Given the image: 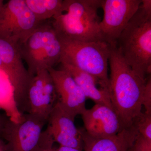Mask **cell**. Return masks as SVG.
Segmentation results:
<instances>
[{"label": "cell", "instance_id": "18", "mask_svg": "<svg viewBox=\"0 0 151 151\" xmlns=\"http://www.w3.org/2000/svg\"><path fill=\"white\" fill-rule=\"evenodd\" d=\"M55 142L46 129L42 133L38 144L33 151H54Z\"/></svg>", "mask_w": 151, "mask_h": 151}, {"label": "cell", "instance_id": "15", "mask_svg": "<svg viewBox=\"0 0 151 151\" xmlns=\"http://www.w3.org/2000/svg\"><path fill=\"white\" fill-rule=\"evenodd\" d=\"M61 64L62 68L70 73L86 98L91 99L95 104L106 105L114 110L109 92L102 88L97 87L98 81L94 76L70 64L66 63Z\"/></svg>", "mask_w": 151, "mask_h": 151}, {"label": "cell", "instance_id": "9", "mask_svg": "<svg viewBox=\"0 0 151 151\" xmlns=\"http://www.w3.org/2000/svg\"><path fill=\"white\" fill-rule=\"evenodd\" d=\"M142 0H102L104 16L100 22L104 41L111 45H117L121 34L139 9Z\"/></svg>", "mask_w": 151, "mask_h": 151}, {"label": "cell", "instance_id": "4", "mask_svg": "<svg viewBox=\"0 0 151 151\" xmlns=\"http://www.w3.org/2000/svg\"><path fill=\"white\" fill-rule=\"evenodd\" d=\"M60 41L62 54L60 63L70 64L94 76L100 88L109 92L108 69L111 45L103 41Z\"/></svg>", "mask_w": 151, "mask_h": 151}, {"label": "cell", "instance_id": "23", "mask_svg": "<svg viewBox=\"0 0 151 151\" xmlns=\"http://www.w3.org/2000/svg\"><path fill=\"white\" fill-rule=\"evenodd\" d=\"M0 151H5V143L0 138Z\"/></svg>", "mask_w": 151, "mask_h": 151}, {"label": "cell", "instance_id": "13", "mask_svg": "<svg viewBox=\"0 0 151 151\" xmlns=\"http://www.w3.org/2000/svg\"><path fill=\"white\" fill-rule=\"evenodd\" d=\"M81 116L84 129L93 137H111L124 129L115 111L106 105L95 104Z\"/></svg>", "mask_w": 151, "mask_h": 151}, {"label": "cell", "instance_id": "21", "mask_svg": "<svg viewBox=\"0 0 151 151\" xmlns=\"http://www.w3.org/2000/svg\"><path fill=\"white\" fill-rule=\"evenodd\" d=\"M8 119V117L6 116L5 113L2 114L0 113V138H1L4 127L5 126L6 123Z\"/></svg>", "mask_w": 151, "mask_h": 151}, {"label": "cell", "instance_id": "11", "mask_svg": "<svg viewBox=\"0 0 151 151\" xmlns=\"http://www.w3.org/2000/svg\"><path fill=\"white\" fill-rule=\"evenodd\" d=\"M54 82L58 103L63 109L75 119L86 110V97L72 76L65 69H47Z\"/></svg>", "mask_w": 151, "mask_h": 151}, {"label": "cell", "instance_id": "7", "mask_svg": "<svg viewBox=\"0 0 151 151\" xmlns=\"http://www.w3.org/2000/svg\"><path fill=\"white\" fill-rule=\"evenodd\" d=\"M20 47L0 39V70L8 77L21 112L25 113L29 86L33 76L25 68Z\"/></svg>", "mask_w": 151, "mask_h": 151}, {"label": "cell", "instance_id": "1", "mask_svg": "<svg viewBox=\"0 0 151 151\" xmlns=\"http://www.w3.org/2000/svg\"><path fill=\"white\" fill-rule=\"evenodd\" d=\"M109 65L111 103L123 129H127L133 126L142 112L147 79H142L132 70L122 56L117 45H111Z\"/></svg>", "mask_w": 151, "mask_h": 151}, {"label": "cell", "instance_id": "2", "mask_svg": "<svg viewBox=\"0 0 151 151\" xmlns=\"http://www.w3.org/2000/svg\"><path fill=\"white\" fill-rule=\"evenodd\" d=\"M102 0H63L50 19L60 39L80 42L103 41L98 12Z\"/></svg>", "mask_w": 151, "mask_h": 151}, {"label": "cell", "instance_id": "6", "mask_svg": "<svg viewBox=\"0 0 151 151\" xmlns=\"http://www.w3.org/2000/svg\"><path fill=\"white\" fill-rule=\"evenodd\" d=\"M40 23L25 0H9L0 11V39L20 47Z\"/></svg>", "mask_w": 151, "mask_h": 151}, {"label": "cell", "instance_id": "20", "mask_svg": "<svg viewBox=\"0 0 151 151\" xmlns=\"http://www.w3.org/2000/svg\"><path fill=\"white\" fill-rule=\"evenodd\" d=\"M129 151H151V141L139 135Z\"/></svg>", "mask_w": 151, "mask_h": 151}, {"label": "cell", "instance_id": "22", "mask_svg": "<svg viewBox=\"0 0 151 151\" xmlns=\"http://www.w3.org/2000/svg\"><path fill=\"white\" fill-rule=\"evenodd\" d=\"M54 151H83L79 149L73 148L68 147H62L60 146L58 147L55 148Z\"/></svg>", "mask_w": 151, "mask_h": 151}, {"label": "cell", "instance_id": "10", "mask_svg": "<svg viewBox=\"0 0 151 151\" xmlns=\"http://www.w3.org/2000/svg\"><path fill=\"white\" fill-rule=\"evenodd\" d=\"M58 101L54 82L48 70H40L33 76L28 89L26 113L47 122Z\"/></svg>", "mask_w": 151, "mask_h": 151}, {"label": "cell", "instance_id": "14", "mask_svg": "<svg viewBox=\"0 0 151 151\" xmlns=\"http://www.w3.org/2000/svg\"><path fill=\"white\" fill-rule=\"evenodd\" d=\"M79 130L85 151H129L139 135L134 124L111 137H93L84 129Z\"/></svg>", "mask_w": 151, "mask_h": 151}, {"label": "cell", "instance_id": "8", "mask_svg": "<svg viewBox=\"0 0 151 151\" xmlns=\"http://www.w3.org/2000/svg\"><path fill=\"white\" fill-rule=\"evenodd\" d=\"M47 123L28 113H24L18 123L8 119L1 137L5 143V151H33Z\"/></svg>", "mask_w": 151, "mask_h": 151}, {"label": "cell", "instance_id": "5", "mask_svg": "<svg viewBox=\"0 0 151 151\" xmlns=\"http://www.w3.org/2000/svg\"><path fill=\"white\" fill-rule=\"evenodd\" d=\"M20 52L32 76L40 70H47L60 63L62 44L50 19L40 24L22 45Z\"/></svg>", "mask_w": 151, "mask_h": 151}, {"label": "cell", "instance_id": "16", "mask_svg": "<svg viewBox=\"0 0 151 151\" xmlns=\"http://www.w3.org/2000/svg\"><path fill=\"white\" fill-rule=\"evenodd\" d=\"M38 21L50 19L59 12L63 0H25Z\"/></svg>", "mask_w": 151, "mask_h": 151}, {"label": "cell", "instance_id": "3", "mask_svg": "<svg viewBox=\"0 0 151 151\" xmlns=\"http://www.w3.org/2000/svg\"><path fill=\"white\" fill-rule=\"evenodd\" d=\"M117 46L132 70L147 80L151 72V0H142L119 37Z\"/></svg>", "mask_w": 151, "mask_h": 151}, {"label": "cell", "instance_id": "19", "mask_svg": "<svg viewBox=\"0 0 151 151\" xmlns=\"http://www.w3.org/2000/svg\"><path fill=\"white\" fill-rule=\"evenodd\" d=\"M143 107L145 109V113L151 115V79L149 77L146 83L145 89L143 98Z\"/></svg>", "mask_w": 151, "mask_h": 151}, {"label": "cell", "instance_id": "24", "mask_svg": "<svg viewBox=\"0 0 151 151\" xmlns=\"http://www.w3.org/2000/svg\"><path fill=\"white\" fill-rule=\"evenodd\" d=\"M4 4V1H2V0H0V11H1L2 7Z\"/></svg>", "mask_w": 151, "mask_h": 151}, {"label": "cell", "instance_id": "17", "mask_svg": "<svg viewBox=\"0 0 151 151\" xmlns=\"http://www.w3.org/2000/svg\"><path fill=\"white\" fill-rule=\"evenodd\" d=\"M139 135L151 141V115L142 112L134 123Z\"/></svg>", "mask_w": 151, "mask_h": 151}, {"label": "cell", "instance_id": "12", "mask_svg": "<svg viewBox=\"0 0 151 151\" xmlns=\"http://www.w3.org/2000/svg\"><path fill=\"white\" fill-rule=\"evenodd\" d=\"M74 121L75 119L64 111L57 102L49 116L46 130L54 142L60 146L83 150L82 135Z\"/></svg>", "mask_w": 151, "mask_h": 151}]
</instances>
